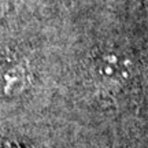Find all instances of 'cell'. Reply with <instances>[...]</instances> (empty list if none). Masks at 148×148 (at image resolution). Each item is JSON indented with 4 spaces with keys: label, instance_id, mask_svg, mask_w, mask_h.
<instances>
[{
    "label": "cell",
    "instance_id": "cell-3",
    "mask_svg": "<svg viewBox=\"0 0 148 148\" xmlns=\"http://www.w3.org/2000/svg\"><path fill=\"white\" fill-rule=\"evenodd\" d=\"M10 4H11V0H0V19L8 12Z\"/></svg>",
    "mask_w": 148,
    "mask_h": 148
},
{
    "label": "cell",
    "instance_id": "cell-2",
    "mask_svg": "<svg viewBox=\"0 0 148 148\" xmlns=\"http://www.w3.org/2000/svg\"><path fill=\"white\" fill-rule=\"evenodd\" d=\"M30 81V73L19 62L0 64V97H12L26 89Z\"/></svg>",
    "mask_w": 148,
    "mask_h": 148
},
{
    "label": "cell",
    "instance_id": "cell-1",
    "mask_svg": "<svg viewBox=\"0 0 148 148\" xmlns=\"http://www.w3.org/2000/svg\"><path fill=\"white\" fill-rule=\"evenodd\" d=\"M89 73L97 88L116 90L129 81L132 64L125 53L114 48H107L93 56Z\"/></svg>",
    "mask_w": 148,
    "mask_h": 148
},
{
    "label": "cell",
    "instance_id": "cell-4",
    "mask_svg": "<svg viewBox=\"0 0 148 148\" xmlns=\"http://www.w3.org/2000/svg\"><path fill=\"white\" fill-rule=\"evenodd\" d=\"M64 1H73V0H64Z\"/></svg>",
    "mask_w": 148,
    "mask_h": 148
}]
</instances>
